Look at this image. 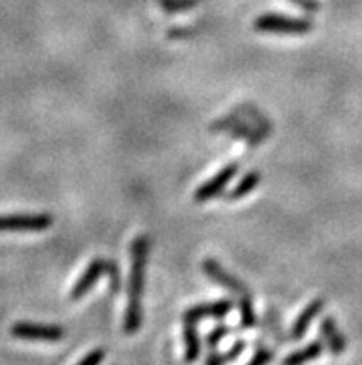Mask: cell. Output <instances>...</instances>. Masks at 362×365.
<instances>
[{
  "label": "cell",
  "mask_w": 362,
  "mask_h": 365,
  "mask_svg": "<svg viewBox=\"0 0 362 365\" xmlns=\"http://www.w3.org/2000/svg\"><path fill=\"white\" fill-rule=\"evenodd\" d=\"M150 252L148 236H137L132 243V269L128 280V306L124 315V334L133 336L142 327V295H144V278H147V262Z\"/></svg>",
  "instance_id": "obj_1"
},
{
  "label": "cell",
  "mask_w": 362,
  "mask_h": 365,
  "mask_svg": "<svg viewBox=\"0 0 362 365\" xmlns=\"http://www.w3.org/2000/svg\"><path fill=\"white\" fill-rule=\"evenodd\" d=\"M253 28L261 34L280 36H305L312 30V23L303 17H289L281 14H262L255 19Z\"/></svg>",
  "instance_id": "obj_2"
},
{
  "label": "cell",
  "mask_w": 362,
  "mask_h": 365,
  "mask_svg": "<svg viewBox=\"0 0 362 365\" xmlns=\"http://www.w3.org/2000/svg\"><path fill=\"white\" fill-rule=\"evenodd\" d=\"M211 130L213 132H231L233 138L244 139L250 147H257V145H261L266 139V135L262 134L261 130L250 125L237 111L231 113V115L215 120L211 125Z\"/></svg>",
  "instance_id": "obj_3"
},
{
  "label": "cell",
  "mask_w": 362,
  "mask_h": 365,
  "mask_svg": "<svg viewBox=\"0 0 362 365\" xmlns=\"http://www.w3.org/2000/svg\"><path fill=\"white\" fill-rule=\"evenodd\" d=\"M11 338L24 339V341H60L65 338V329L60 324H43L21 321L15 323L9 330Z\"/></svg>",
  "instance_id": "obj_4"
},
{
  "label": "cell",
  "mask_w": 362,
  "mask_h": 365,
  "mask_svg": "<svg viewBox=\"0 0 362 365\" xmlns=\"http://www.w3.org/2000/svg\"><path fill=\"white\" fill-rule=\"evenodd\" d=\"M52 215L46 213H14L0 215V232H43L52 227Z\"/></svg>",
  "instance_id": "obj_5"
},
{
  "label": "cell",
  "mask_w": 362,
  "mask_h": 365,
  "mask_svg": "<svg viewBox=\"0 0 362 365\" xmlns=\"http://www.w3.org/2000/svg\"><path fill=\"white\" fill-rule=\"evenodd\" d=\"M237 173H239V163L237 162H231L228 163V165H224L213 178L203 182V184L194 191V200H196V202H207V200H213L216 199V197H220L222 191L225 190V185L233 180V176L237 175Z\"/></svg>",
  "instance_id": "obj_6"
},
{
  "label": "cell",
  "mask_w": 362,
  "mask_h": 365,
  "mask_svg": "<svg viewBox=\"0 0 362 365\" xmlns=\"http://www.w3.org/2000/svg\"><path fill=\"white\" fill-rule=\"evenodd\" d=\"M202 269H203V273L211 278L213 282H216L218 286H222L224 289H228V292L235 293L237 297L244 295V293H250V289H247L246 284H244L243 280H239V278L235 277V274H231L228 269H224V265H222L220 262H216L215 258L203 259Z\"/></svg>",
  "instance_id": "obj_7"
},
{
  "label": "cell",
  "mask_w": 362,
  "mask_h": 365,
  "mask_svg": "<svg viewBox=\"0 0 362 365\" xmlns=\"http://www.w3.org/2000/svg\"><path fill=\"white\" fill-rule=\"evenodd\" d=\"M235 308L231 299H220L215 302H202L193 308H188L183 314V323H200L203 319H224Z\"/></svg>",
  "instance_id": "obj_8"
},
{
  "label": "cell",
  "mask_w": 362,
  "mask_h": 365,
  "mask_svg": "<svg viewBox=\"0 0 362 365\" xmlns=\"http://www.w3.org/2000/svg\"><path fill=\"white\" fill-rule=\"evenodd\" d=\"M324 308H326V299H324V297L312 299V301L303 308L302 314L296 317V321H294L292 329H290V339H292V341H299L302 338H305V334H307L311 323L324 312Z\"/></svg>",
  "instance_id": "obj_9"
},
{
  "label": "cell",
  "mask_w": 362,
  "mask_h": 365,
  "mask_svg": "<svg viewBox=\"0 0 362 365\" xmlns=\"http://www.w3.org/2000/svg\"><path fill=\"white\" fill-rule=\"evenodd\" d=\"M104 273H106V259H92L89 267L85 269V273L78 278V282L74 284L73 292H70V301H80L85 293H89V289L98 282V278Z\"/></svg>",
  "instance_id": "obj_10"
},
{
  "label": "cell",
  "mask_w": 362,
  "mask_h": 365,
  "mask_svg": "<svg viewBox=\"0 0 362 365\" xmlns=\"http://www.w3.org/2000/svg\"><path fill=\"white\" fill-rule=\"evenodd\" d=\"M320 334L324 343H326L335 356H340V354H344L348 351V338L340 332L339 324H336V321L331 315H326L320 321Z\"/></svg>",
  "instance_id": "obj_11"
},
{
  "label": "cell",
  "mask_w": 362,
  "mask_h": 365,
  "mask_svg": "<svg viewBox=\"0 0 362 365\" xmlns=\"http://www.w3.org/2000/svg\"><path fill=\"white\" fill-rule=\"evenodd\" d=\"M324 349H326L324 339H312L309 345H305L299 351L290 352L289 356L283 360V365H305L309 361H314L316 358H320L324 354Z\"/></svg>",
  "instance_id": "obj_12"
},
{
  "label": "cell",
  "mask_w": 362,
  "mask_h": 365,
  "mask_svg": "<svg viewBox=\"0 0 362 365\" xmlns=\"http://www.w3.org/2000/svg\"><path fill=\"white\" fill-rule=\"evenodd\" d=\"M185 341V364H196L198 358L202 356V338L196 323H185L183 329Z\"/></svg>",
  "instance_id": "obj_13"
},
{
  "label": "cell",
  "mask_w": 362,
  "mask_h": 365,
  "mask_svg": "<svg viewBox=\"0 0 362 365\" xmlns=\"http://www.w3.org/2000/svg\"><path fill=\"white\" fill-rule=\"evenodd\" d=\"M259 184H261V173H259V171L246 173V175L243 176V180L235 185L230 193L224 195V199L228 200V202H233V200L243 199V197H246L247 193H252V191L255 190Z\"/></svg>",
  "instance_id": "obj_14"
},
{
  "label": "cell",
  "mask_w": 362,
  "mask_h": 365,
  "mask_svg": "<svg viewBox=\"0 0 362 365\" xmlns=\"http://www.w3.org/2000/svg\"><path fill=\"white\" fill-rule=\"evenodd\" d=\"M239 314H240V329L243 330H252L255 329L259 319H257L255 308H253V299L252 293H244L239 295Z\"/></svg>",
  "instance_id": "obj_15"
},
{
  "label": "cell",
  "mask_w": 362,
  "mask_h": 365,
  "mask_svg": "<svg viewBox=\"0 0 362 365\" xmlns=\"http://www.w3.org/2000/svg\"><path fill=\"white\" fill-rule=\"evenodd\" d=\"M262 332L265 334H272V338L275 341L280 343V345H284L287 341V336L281 332V323H280V312L275 306H268V310L265 314V319H262Z\"/></svg>",
  "instance_id": "obj_16"
},
{
  "label": "cell",
  "mask_w": 362,
  "mask_h": 365,
  "mask_svg": "<svg viewBox=\"0 0 362 365\" xmlns=\"http://www.w3.org/2000/svg\"><path fill=\"white\" fill-rule=\"evenodd\" d=\"M235 111H237L239 115H243L244 119L247 120V123H253V125H255V128L261 130V132L266 135V138L270 135V132H272L270 120L266 119V117L262 115L261 111L257 110V108L250 106V104H240V106L237 108V110H235Z\"/></svg>",
  "instance_id": "obj_17"
},
{
  "label": "cell",
  "mask_w": 362,
  "mask_h": 365,
  "mask_svg": "<svg viewBox=\"0 0 362 365\" xmlns=\"http://www.w3.org/2000/svg\"><path fill=\"white\" fill-rule=\"evenodd\" d=\"M159 6L166 14H178V11H187L198 6L202 0H157Z\"/></svg>",
  "instance_id": "obj_18"
},
{
  "label": "cell",
  "mask_w": 362,
  "mask_h": 365,
  "mask_svg": "<svg viewBox=\"0 0 362 365\" xmlns=\"http://www.w3.org/2000/svg\"><path fill=\"white\" fill-rule=\"evenodd\" d=\"M231 332H233V329H231V327H228V324H218L216 329H213L211 332L206 336V345L209 349H216L218 345H220L222 339L228 338Z\"/></svg>",
  "instance_id": "obj_19"
},
{
  "label": "cell",
  "mask_w": 362,
  "mask_h": 365,
  "mask_svg": "<svg viewBox=\"0 0 362 365\" xmlns=\"http://www.w3.org/2000/svg\"><path fill=\"white\" fill-rule=\"evenodd\" d=\"M106 274L110 277V289L113 295L120 292V269L115 259H106Z\"/></svg>",
  "instance_id": "obj_20"
},
{
  "label": "cell",
  "mask_w": 362,
  "mask_h": 365,
  "mask_svg": "<svg viewBox=\"0 0 362 365\" xmlns=\"http://www.w3.org/2000/svg\"><path fill=\"white\" fill-rule=\"evenodd\" d=\"M272 358H274V351H270L265 343L259 341V345H255V352H253L252 360L247 361V365H266Z\"/></svg>",
  "instance_id": "obj_21"
},
{
  "label": "cell",
  "mask_w": 362,
  "mask_h": 365,
  "mask_svg": "<svg viewBox=\"0 0 362 365\" xmlns=\"http://www.w3.org/2000/svg\"><path fill=\"white\" fill-rule=\"evenodd\" d=\"M246 347H247L246 339H237V341H235L233 345H231V347L228 349V351L222 352V354H224L225 365L233 364V361H237V360H239V358H243V352L246 351Z\"/></svg>",
  "instance_id": "obj_22"
},
{
  "label": "cell",
  "mask_w": 362,
  "mask_h": 365,
  "mask_svg": "<svg viewBox=\"0 0 362 365\" xmlns=\"http://www.w3.org/2000/svg\"><path fill=\"white\" fill-rule=\"evenodd\" d=\"M104 358H106V351L104 349H95V351L89 352L87 356L82 358L76 365H100L104 361Z\"/></svg>",
  "instance_id": "obj_23"
},
{
  "label": "cell",
  "mask_w": 362,
  "mask_h": 365,
  "mask_svg": "<svg viewBox=\"0 0 362 365\" xmlns=\"http://www.w3.org/2000/svg\"><path fill=\"white\" fill-rule=\"evenodd\" d=\"M294 6H298L299 9L307 11V14H316L320 9V2L318 0H290Z\"/></svg>",
  "instance_id": "obj_24"
},
{
  "label": "cell",
  "mask_w": 362,
  "mask_h": 365,
  "mask_svg": "<svg viewBox=\"0 0 362 365\" xmlns=\"http://www.w3.org/2000/svg\"><path fill=\"white\" fill-rule=\"evenodd\" d=\"M203 365H225L224 354L216 351V349H209V354H207L206 364Z\"/></svg>",
  "instance_id": "obj_25"
},
{
  "label": "cell",
  "mask_w": 362,
  "mask_h": 365,
  "mask_svg": "<svg viewBox=\"0 0 362 365\" xmlns=\"http://www.w3.org/2000/svg\"><path fill=\"white\" fill-rule=\"evenodd\" d=\"M166 36H169L170 39H183V37L194 36V32L191 28H172V30L166 32Z\"/></svg>",
  "instance_id": "obj_26"
}]
</instances>
